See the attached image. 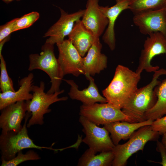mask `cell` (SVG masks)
<instances>
[{
    "mask_svg": "<svg viewBox=\"0 0 166 166\" xmlns=\"http://www.w3.org/2000/svg\"><path fill=\"white\" fill-rule=\"evenodd\" d=\"M140 75L127 67L118 65L111 81L102 91L107 103L122 109L138 89Z\"/></svg>",
    "mask_w": 166,
    "mask_h": 166,
    "instance_id": "6da1fadb",
    "label": "cell"
},
{
    "mask_svg": "<svg viewBox=\"0 0 166 166\" xmlns=\"http://www.w3.org/2000/svg\"><path fill=\"white\" fill-rule=\"evenodd\" d=\"M154 73L150 82L146 86L138 89L122 109L123 113L128 117V122L136 123L145 121V113L156 103L157 97L154 89L161 81L158 80L159 77L166 75V70L161 68Z\"/></svg>",
    "mask_w": 166,
    "mask_h": 166,
    "instance_id": "7a4b0ae2",
    "label": "cell"
},
{
    "mask_svg": "<svg viewBox=\"0 0 166 166\" xmlns=\"http://www.w3.org/2000/svg\"><path fill=\"white\" fill-rule=\"evenodd\" d=\"M29 60V71L40 69L49 77L51 85L47 93L52 94L61 91L60 86L63 78L57 59L55 56L54 45L45 42L42 46L40 53L30 54Z\"/></svg>",
    "mask_w": 166,
    "mask_h": 166,
    "instance_id": "3957f363",
    "label": "cell"
},
{
    "mask_svg": "<svg viewBox=\"0 0 166 166\" xmlns=\"http://www.w3.org/2000/svg\"><path fill=\"white\" fill-rule=\"evenodd\" d=\"M45 83L43 81L40 82L39 86L33 85L32 86V98L30 100L26 101L27 112L31 115L27 124L28 128L35 124H43L44 115L51 111V109H49V106L57 102L65 101L68 99L67 97H58L59 95L64 92V90L48 94L45 92Z\"/></svg>",
    "mask_w": 166,
    "mask_h": 166,
    "instance_id": "277c9868",
    "label": "cell"
},
{
    "mask_svg": "<svg viewBox=\"0 0 166 166\" xmlns=\"http://www.w3.org/2000/svg\"><path fill=\"white\" fill-rule=\"evenodd\" d=\"M31 114L27 112L25 122L21 129L18 132L2 133L0 136V149L1 160H9L15 157L17 153L23 150L33 148L40 150L47 149L54 151L51 147H45L35 144L29 137L27 122Z\"/></svg>",
    "mask_w": 166,
    "mask_h": 166,
    "instance_id": "5b68a950",
    "label": "cell"
},
{
    "mask_svg": "<svg viewBox=\"0 0 166 166\" xmlns=\"http://www.w3.org/2000/svg\"><path fill=\"white\" fill-rule=\"evenodd\" d=\"M160 134L154 131L150 125L140 127L136 131L126 143L115 145L112 151L114 158L113 166H124L129 158L140 150L143 151L148 141L158 140Z\"/></svg>",
    "mask_w": 166,
    "mask_h": 166,
    "instance_id": "8992f818",
    "label": "cell"
},
{
    "mask_svg": "<svg viewBox=\"0 0 166 166\" xmlns=\"http://www.w3.org/2000/svg\"><path fill=\"white\" fill-rule=\"evenodd\" d=\"M79 114L98 126L117 121H128V117L121 109L108 103L83 104Z\"/></svg>",
    "mask_w": 166,
    "mask_h": 166,
    "instance_id": "52a82bcc",
    "label": "cell"
},
{
    "mask_svg": "<svg viewBox=\"0 0 166 166\" xmlns=\"http://www.w3.org/2000/svg\"><path fill=\"white\" fill-rule=\"evenodd\" d=\"M162 54H166V36L159 32L148 35L144 41L136 72L141 74L144 70L151 73L159 69L158 66L151 65V61L154 57Z\"/></svg>",
    "mask_w": 166,
    "mask_h": 166,
    "instance_id": "ba28073f",
    "label": "cell"
},
{
    "mask_svg": "<svg viewBox=\"0 0 166 166\" xmlns=\"http://www.w3.org/2000/svg\"><path fill=\"white\" fill-rule=\"evenodd\" d=\"M79 121L85 135L82 141L89 146V148L96 154L113 150L115 145L109 136V132L105 128L99 127L81 116Z\"/></svg>",
    "mask_w": 166,
    "mask_h": 166,
    "instance_id": "9c48e42d",
    "label": "cell"
},
{
    "mask_svg": "<svg viewBox=\"0 0 166 166\" xmlns=\"http://www.w3.org/2000/svg\"><path fill=\"white\" fill-rule=\"evenodd\" d=\"M59 51L57 60L61 76L71 74L75 77L85 74L83 57L69 39L56 44Z\"/></svg>",
    "mask_w": 166,
    "mask_h": 166,
    "instance_id": "30bf717a",
    "label": "cell"
},
{
    "mask_svg": "<svg viewBox=\"0 0 166 166\" xmlns=\"http://www.w3.org/2000/svg\"><path fill=\"white\" fill-rule=\"evenodd\" d=\"M133 21L144 35L159 32L166 36V12L165 8L141 11L134 14Z\"/></svg>",
    "mask_w": 166,
    "mask_h": 166,
    "instance_id": "8fae6325",
    "label": "cell"
},
{
    "mask_svg": "<svg viewBox=\"0 0 166 166\" xmlns=\"http://www.w3.org/2000/svg\"><path fill=\"white\" fill-rule=\"evenodd\" d=\"M61 15L59 20L45 33L44 37H49L45 42L54 45L62 43L65 37L69 34L75 22L82 17L85 10H80L68 14L60 8Z\"/></svg>",
    "mask_w": 166,
    "mask_h": 166,
    "instance_id": "7c38bea8",
    "label": "cell"
},
{
    "mask_svg": "<svg viewBox=\"0 0 166 166\" xmlns=\"http://www.w3.org/2000/svg\"><path fill=\"white\" fill-rule=\"evenodd\" d=\"M1 110L0 127L2 133L18 132L22 128L21 123L27 112L26 101L10 104Z\"/></svg>",
    "mask_w": 166,
    "mask_h": 166,
    "instance_id": "4fadbf2b",
    "label": "cell"
},
{
    "mask_svg": "<svg viewBox=\"0 0 166 166\" xmlns=\"http://www.w3.org/2000/svg\"><path fill=\"white\" fill-rule=\"evenodd\" d=\"M99 0H87L81 20L83 24L95 38H99L108 26L109 22L101 11Z\"/></svg>",
    "mask_w": 166,
    "mask_h": 166,
    "instance_id": "5bb4252c",
    "label": "cell"
},
{
    "mask_svg": "<svg viewBox=\"0 0 166 166\" xmlns=\"http://www.w3.org/2000/svg\"><path fill=\"white\" fill-rule=\"evenodd\" d=\"M85 77L89 81V85L87 88L82 90L79 89L78 85L73 80H64L70 86L68 93L69 97L73 100L80 101L85 105H90L97 102L107 103L106 99L100 94L92 76L87 75Z\"/></svg>",
    "mask_w": 166,
    "mask_h": 166,
    "instance_id": "9a60e30c",
    "label": "cell"
},
{
    "mask_svg": "<svg viewBox=\"0 0 166 166\" xmlns=\"http://www.w3.org/2000/svg\"><path fill=\"white\" fill-rule=\"evenodd\" d=\"M116 3L109 7L100 6V9L108 20L107 27L102 37L104 42L112 51L116 47L114 26L116 21L121 13L124 10L129 9V0H114Z\"/></svg>",
    "mask_w": 166,
    "mask_h": 166,
    "instance_id": "2e32d148",
    "label": "cell"
},
{
    "mask_svg": "<svg viewBox=\"0 0 166 166\" xmlns=\"http://www.w3.org/2000/svg\"><path fill=\"white\" fill-rule=\"evenodd\" d=\"M102 45L99 38H95L85 57H83L84 75L94 76L107 67V57L101 53Z\"/></svg>",
    "mask_w": 166,
    "mask_h": 166,
    "instance_id": "e0dca14e",
    "label": "cell"
},
{
    "mask_svg": "<svg viewBox=\"0 0 166 166\" xmlns=\"http://www.w3.org/2000/svg\"><path fill=\"white\" fill-rule=\"evenodd\" d=\"M34 75L32 73L22 78L19 81V89L0 93V110L8 105L21 101H28L32 98V92Z\"/></svg>",
    "mask_w": 166,
    "mask_h": 166,
    "instance_id": "ac0fdd59",
    "label": "cell"
},
{
    "mask_svg": "<svg viewBox=\"0 0 166 166\" xmlns=\"http://www.w3.org/2000/svg\"><path fill=\"white\" fill-rule=\"evenodd\" d=\"M153 121L149 119L136 123L117 121L105 124L104 127L110 133V137L116 145L118 144L121 140H126L129 139L136 131L140 127L151 125Z\"/></svg>",
    "mask_w": 166,
    "mask_h": 166,
    "instance_id": "d6986e66",
    "label": "cell"
},
{
    "mask_svg": "<svg viewBox=\"0 0 166 166\" xmlns=\"http://www.w3.org/2000/svg\"><path fill=\"white\" fill-rule=\"evenodd\" d=\"M68 37V39L71 41L82 57L92 45L95 38L92 33L85 26L80 19L75 22Z\"/></svg>",
    "mask_w": 166,
    "mask_h": 166,
    "instance_id": "ffe728a7",
    "label": "cell"
},
{
    "mask_svg": "<svg viewBox=\"0 0 166 166\" xmlns=\"http://www.w3.org/2000/svg\"><path fill=\"white\" fill-rule=\"evenodd\" d=\"M154 91L157 100L155 105L145 113V121H154L166 114V78L155 87Z\"/></svg>",
    "mask_w": 166,
    "mask_h": 166,
    "instance_id": "44dd1931",
    "label": "cell"
},
{
    "mask_svg": "<svg viewBox=\"0 0 166 166\" xmlns=\"http://www.w3.org/2000/svg\"><path fill=\"white\" fill-rule=\"evenodd\" d=\"M90 148L86 150L79 160L77 166H110L114 158L112 150L103 152L96 155Z\"/></svg>",
    "mask_w": 166,
    "mask_h": 166,
    "instance_id": "7402d4cb",
    "label": "cell"
},
{
    "mask_svg": "<svg viewBox=\"0 0 166 166\" xmlns=\"http://www.w3.org/2000/svg\"><path fill=\"white\" fill-rule=\"evenodd\" d=\"M129 9L134 14L148 10L164 8L166 0H129Z\"/></svg>",
    "mask_w": 166,
    "mask_h": 166,
    "instance_id": "603a6c76",
    "label": "cell"
},
{
    "mask_svg": "<svg viewBox=\"0 0 166 166\" xmlns=\"http://www.w3.org/2000/svg\"><path fill=\"white\" fill-rule=\"evenodd\" d=\"M41 159L38 154L34 151L30 150L23 154L22 151L19 152L16 156L9 160H1V166H17L25 161L38 160Z\"/></svg>",
    "mask_w": 166,
    "mask_h": 166,
    "instance_id": "cb8c5ba5",
    "label": "cell"
},
{
    "mask_svg": "<svg viewBox=\"0 0 166 166\" xmlns=\"http://www.w3.org/2000/svg\"><path fill=\"white\" fill-rule=\"evenodd\" d=\"M0 88L1 92L15 91L12 79L9 76L6 64L2 53L0 54Z\"/></svg>",
    "mask_w": 166,
    "mask_h": 166,
    "instance_id": "d4e9b609",
    "label": "cell"
},
{
    "mask_svg": "<svg viewBox=\"0 0 166 166\" xmlns=\"http://www.w3.org/2000/svg\"><path fill=\"white\" fill-rule=\"evenodd\" d=\"M39 17L38 12L33 11L18 18L14 25V32L30 27L38 19Z\"/></svg>",
    "mask_w": 166,
    "mask_h": 166,
    "instance_id": "484cf974",
    "label": "cell"
},
{
    "mask_svg": "<svg viewBox=\"0 0 166 166\" xmlns=\"http://www.w3.org/2000/svg\"><path fill=\"white\" fill-rule=\"evenodd\" d=\"M18 18H15L0 27V42L8 37L14 32V25Z\"/></svg>",
    "mask_w": 166,
    "mask_h": 166,
    "instance_id": "4316f807",
    "label": "cell"
},
{
    "mask_svg": "<svg viewBox=\"0 0 166 166\" xmlns=\"http://www.w3.org/2000/svg\"><path fill=\"white\" fill-rule=\"evenodd\" d=\"M150 126L152 130L158 132L160 135L166 133V115L153 121Z\"/></svg>",
    "mask_w": 166,
    "mask_h": 166,
    "instance_id": "83f0119b",
    "label": "cell"
},
{
    "mask_svg": "<svg viewBox=\"0 0 166 166\" xmlns=\"http://www.w3.org/2000/svg\"><path fill=\"white\" fill-rule=\"evenodd\" d=\"M156 150L160 152L162 159L160 162H156L152 160H148L149 162L159 163L163 166H166V148L162 142L157 140Z\"/></svg>",
    "mask_w": 166,
    "mask_h": 166,
    "instance_id": "f1b7e54d",
    "label": "cell"
},
{
    "mask_svg": "<svg viewBox=\"0 0 166 166\" xmlns=\"http://www.w3.org/2000/svg\"><path fill=\"white\" fill-rule=\"evenodd\" d=\"M162 139V142L166 148V133L163 134Z\"/></svg>",
    "mask_w": 166,
    "mask_h": 166,
    "instance_id": "f546056e",
    "label": "cell"
},
{
    "mask_svg": "<svg viewBox=\"0 0 166 166\" xmlns=\"http://www.w3.org/2000/svg\"><path fill=\"white\" fill-rule=\"evenodd\" d=\"M6 3H8L14 0H2Z\"/></svg>",
    "mask_w": 166,
    "mask_h": 166,
    "instance_id": "4dcf8cb0",
    "label": "cell"
},
{
    "mask_svg": "<svg viewBox=\"0 0 166 166\" xmlns=\"http://www.w3.org/2000/svg\"><path fill=\"white\" fill-rule=\"evenodd\" d=\"M164 8H165V9L166 12V3H165Z\"/></svg>",
    "mask_w": 166,
    "mask_h": 166,
    "instance_id": "1f68e13d",
    "label": "cell"
}]
</instances>
